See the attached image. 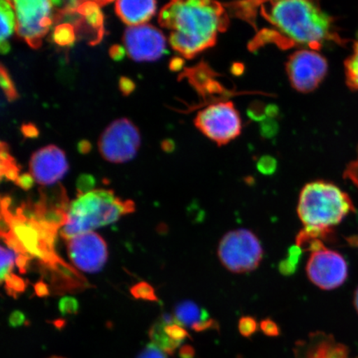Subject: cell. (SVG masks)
Listing matches in <instances>:
<instances>
[{
	"instance_id": "1",
	"label": "cell",
	"mask_w": 358,
	"mask_h": 358,
	"mask_svg": "<svg viewBox=\"0 0 358 358\" xmlns=\"http://www.w3.org/2000/svg\"><path fill=\"white\" fill-rule=\"evenodd\" d=\"M159 24L171 31L169 43L182 57L192 59L217 43L229 25L225 7L208 0L170 2L161 10Z\"/></svg>"
},
{
	"instance_id": "2",
	"label": "cell",
	"mask_w": 358,
	"mask_h": 358,
	"mask_svg": "<svg viewBox=\"0 0 358 358\" xmlns=\"http://www.w3.org/2000/svg\"><path fill=\"white\" fill-rule=\"evenodd\" d=\"M262 15L279 30L276 43L279 47L306 45L319 51L327 42L338 44L344 39L336 30L334 20L316 2L285 0L261 4Z\"/></svg>"
},
{
	"instance_id": "3",
	"label": "cell",
	"mask_w": 358,
	"mask_h": 358,
	"mask_svg": "<svg viewBox=\"0 0 358 358\" xmlns=\"http://www.w3.org/2000/svg\"><path fill=\"white\" fill-rule=\"evenodd\" d=\"M134 208L133 201L120 199L111 190L97 189L80 195L70 205L61 236L70 240L92 232L118 221L124 215L133 213Z\"/></svg>"
},
{
	"instance_id": "4",
	"label": "cell",
	"mask_w": 358,
	"mask_h": 358,
	"mask_svg": "<svg viewBox=\"0 0 358 358\" xmlns=\"http://www.w3.org/2000/svg\"><path fill=\"white\" fill-rule=\"evenodd\" d=\"M355 210L352 199L332 182L307 183L299 195L297 213L304 227L332 234L348 213Z\"/></svg>"
},
{
	"instance_id": "5",
	"label": "cell",
	"mask_w": 358,
	"mask_h": 358,
	"mask_svg": "<svg viewBox=\"0 0 358 358\" xmlns=\"http://www.w3.org/2000/svg\"><path fill=\"white\" fill-rule=\"evenodd\" d=\"M263 255L261 241L252 231L246 229L228 232L218 246V257L222 265L237 274L256 270Z\"/></svg>"
},
{
	"instance_id": "6",
	"label": "cell",
	"mask_w": 358,
	"mask_h": 358,
	"mask_svg": "<svg viewBox=\"0 0 358 358\" xmlns=\"http://www.w3.org/2000/svg\"><path fill=\"white\" fill-rule=\"evenodd\" d=\"M16 15V31L19 37L37 49L53 24V3L48 0L10 1Z\"/></svg>"
},
{
	"instance_id": "7",
	"label": "cell",
	"mask_w": 358,
	"mask_h": 358,
	"mask_svg": "<svg viewBox=\"0 0 358 358\" xmlns=\"http://www.w3.org/2000/svg\"><path fill=\"white\" fill-rule=\"evenodd\" d=\"M194 124L204 136L218 145L228 144L241 132L240 115L231 101L214 103L206 107L196 115Z\"/></svg>"
},
{
	"instance_id": "8",
	"label": "cell",
	"mask_w": 358,
	"mask_h": 358,
	"mask_svg": "<svg viewBox=\"0 0 358 358\" xmlns=\"http://www.w3.org/2000/svg\"><path fill=\"white\" fill-rule=\"evenodd\" d=\"M98 145L106 160L115 164L128 162L137 154L141 134L131 120L119 119L102 133Z\"/></svg>"
},
{
	"instance_id": "9",
	"label": "cell",
	"mask_w": 358,
	"mask_h": 358,
	"mask_svg": "<svg viewBox=\"0 0 358 358\" xmlns=\"http://www.w3.org/2000/svg\"><path fill=\"white\" fill-rule=\"evenodd\" d=\"M326 58L317 51L302 49L290 55L286 62V73L296 91L308 93L320 86L328 73Z\"/></svg>"
},
{
	"instance_id": "10",
	"label": "cell",
	"mask_w": 358,
	"mask_h": 358,
	"mask_svg": "<svg viewBox=\"0 0 358 358\" xmlns=\"http://www.w3.org/2000/svg\"><path fill=\"white\" fill-rule=\"evenodd\" d=\"M306 272L313 285L324 290L338 288L346 281L348 275L345 258L324 245L310 254Z\"/></svg>"
},
{
	"instance_id": "11",
	"label": "cell",
	"mask_w": 358,
	"mask_h": 358,
	"mask_svg": "<svg viewBox=\"0 0 358 358\" xmlns=\"http://www.w3.org/2000/svg\"><path fill=\"white\" fill-rule=\"evenodd\" d=\"M123 42L129 57L136 62L158 60L166 49V38L149 24L129 27L125 30Z\"/></svg>"
},
{
	"instance_id": "12",
	"label": "cell",
	"mask_w": 358,
	"mask_h": 358,
	"mask_svg": "<svg viewBox=\"0 0 358 358\" xmlns=\"http://www.w3.org/2000/svg\"><path fill=\"white\" fill-rule=\"evenodd\" d=\"M67 254L75 267L87 273L100 271L108 257L106 241L94 232L67 240Z\"/></svg>"
},
{
	"instance_id": "13",
	"label": "cell",
	"mask_w": 358,
	"mask_h": 358,
	"mask_svg": "<svg viewBox=\"0 0 358 358\" xmlns=\"http://www.w3.org/2000/svg\"><path fill=\"white\" fill-rule=\"evenodd\" d=\"M30 173L42 186L55 185L69 170L64 152L55 145L42 148L31 157Z\"/></svg>"
},
{
	"instance_id": "14",
	"label": "cell",
	"mask_w": 358,
	"mask_h": 358,
	"mask_svg": "<svg viewBox=\"0 0 358 358\" xmlns=\"http://www.w3.org/2000/svg\"><path fill=\"white\" fill-rule=\"evenodd\" d=\"M149 336L152 343L169 355H173L183 341L190 338L176 317L164 313L152 325Z\"/></svg>"
},
{
	"instance_id": "15",
	"label": "cell",
	"mask_w": 358,
	"mask_h": 358,
	"mask_svg": "<svg viewBox=\"0 0 358 358\" xmlns=\"http://www.w3.org/2000/svg\"><path fill=\"white\" fill-rule=\"evenodd\" d=\"M295 358H347V348L335 342L332 336L313 333L306 341H299L294 349Z\"/></svg>"
},
{
	"instance_id": "16",
	"label": "cell",
	"mask_w": 358,
	"mask_h": 358,
	"mask_svg": "<svg viewBox=\"0 0 358 358\" xmlns=\"http://www.w3.org/2000/svg\"><path fill=\"white\" fill-rule=\"evenodd\" d=\"M174 317L183 327H187L196 333L218 329L217 321L210 316L208 312L191 301L178 303L174 308Z\"/></svg>"
},
{
	"instance_id": "17",
	"label": "cell",
	"mask_w": 358,
	"mask_h": 358,
	"mask_svg": "<svg viewBox=\"0 0 358 358\" xmlns=\"http://www.w3.org/2000/svg\"><path fill=\"white\" fill-rule=\"evenodd\" d=\"M157 3L154 0H120L115 2V12L124 24L134 27L145 24L155 15Z\"/></svg>"
},
{
	"instance_id": "18",
	"label": "cell",
	"mask_w": 358,
	"mask_h": 358,
	"mask_svg": "<svg viewBox=\"0 0 358 358\" xmlns=\"http://www.w3.org/2000/svg\"><path fill=\"white\" fill-rule=\"evenodd\" d=\"M0 17H1V37H0V51L6 55L10 50L8 38L10 37L16 28L15 11L10 1L0 2Z\"/></svg>"
},
{
	"instance_id": "19",
	"label": "cell",
	"mask_w": 358,
	"mask_h": 358,
	"mask_svg": "<svg viewBox=\"0 0 358 358\" xmlns=\"http://www.w3.org/2000/svg\"><path fill=\"white\" fill-rule=\"evenodd\" d=\"M100 7L98 2L80 1L77 10H76V13H79L83 17L87 26L95 31L99 41H101L103 34H104L103 15Z\"/></svg>"
},
{
	"instance_id": "20",
	"label": "cell",
	"mask_w": 358,
	"mask_h": 358,
	"mask_svg": "<svg viewBox=\"0 0 358 358\" xmlns=\"http://www.w3.org/2000/svg\"><path fill=\"white\" fill-rule=\"evenodd\" d=\"M0 158H1V178H6L7 180L16 182L19 178L20 169L17 166L15 159L10 155L8 152V147L6 143H1V153H0Z\"/></svg>"
},
{
	"instance_id": "21",
	"label": "cell",
	"mask_w": 358,
	"mask_h": 358,
	"mask_svg": "<svg viewBox=\"0 0 358 358\" xmlns=\"http://www.w3.org/2000/svg\"><path fill=\"white\" fill-rule=\"evenodd\" d=\"M344 67L348 87L353 92H358V36L353 44L352 55L344 62Z\"/></svg>"
},
{
	"instance_id": "22",
	"label": "cell",
	"mask_w": 358,
	"mask_h": 358,
	"mask_svg": "<svg viewBox=\"0 0 358 358\" xmlns=\"http://www.w3.org/2000/svg\"><path fill=\"white\" fill-rule=\"evenodd\" d=\"M75 27L71 24H61L56 27L53 33V40L62 47L73 45L75 41Z\"/></svg>"
},
{
	"instance_id": "23",
	"label": "cell",
	"mask_w": 358,
	"mask_h": 358,
	"mask_svg": "<svg viewBox=\"0 0 358 358\" xmlns=\"http://www.w3.org/2000/svg\"><path fill=\"white\" fill-rule=\"evenodd\" d=\"M1 282L6 284L7 293L13 298H17V295L24 293L27 287L26 281L13 273Z\"/></svg>"
},
{
	"instance_id": "24",
	"label": "cell",
	"mask_w": 358,
	"mask_h": 358,
	"mask_svg": "<svg viewBox=\"0 0 358 358\" xmlns=\"http://www.w3.org/2000/svg\"><path fill=\"white\" fill-rule=\"evenodd\" d=\"M0 84H1L3 91L8 101H13L19 98V94L13 85L10 76L3 65H1V69H0Z\"/></svg>"
},
{
	"instance_id": "25",
	"label": "cell",
	"mask_w": 358,
	"mask_h": 358,
	"mask_svg": "<svg viewBox=\"0 0 358 358\" xmlns=\"http://www.w3.org/2000/svg\"><path fill=\"white\" fill-rule=\"evenodd\" d=\"M17 254L10 248L1 246V281L13 273L15 265Z\"/></svg>"
},
{
	"instance_id": "26",
	"label": "cell",
	"mask_w": 358,
	"mask_h": 358,
	"mask_svg": "<svg viewBox=\"0 0 358 358\" xmlns=\"http://www.w3.org/2000/svg\"><path fill=\"white\" fill-rule=\"evenodd\" d=\"M131 293L133 296L138 299H144V301H158L155 289L150 284L146 282H141L134 285L131 289Z\"/></svg>"
},
{
	"instance_id": "27",
	"label": "cell",
	"mask_w": 358,
	"mask_h": 358,
	"mask_svg": "<svg viewBox=\"0 0 358 358\" xmlns=\"http://www.w3.org/2000/svg\"><path fill=\"white\" fill-rule=\"evenodd\" d=\"M239 332L245 338H250L256 334L258 329V324L255 317L245 316L241 317L238 324Z\"/></svg>"
},
{
	"instance_id": "28",
	"label": "cell",
	"mask_w": 358,
	"mask_h": 358,
	"mask_svg": "<svg viewBox=\"0 0 358 358\" xmlns=\"http://www.w3.org/2000/svg\"><path fill=\"white\" fill-rule=\"evenodd\" d=\"M58 308L62 315H73L79 311V303L77 299L67 296L61 299Z\"/></svg>"
},
{
	"instance_id": "29",
	"label": "cell",
	"mask_w": 358,
	"mask_h": 358,
	"mask_svg": "<svg viewBox=\"0 0 358 358\" xmlns=\"http://www.w3.org/2000/svg\"><path fill=\"white\" fill-rule=\"evenodd\" d=\"M78 196L88 194L92 192L95 185V179L90 176H82L79 178L78 183Z\"/></svg>"
},
{
	"instance_id": "30",
	"label": "cell",
	"mask_w": 358,
	"mask_h": 358,
	"mask_svg": "<svg viewBox=\"0 0 358 358\" xmlns=\"http://www.w3.org/2000/svg\"><path fill=\"white\" fill-rule=\"evenodd\" d=\"M261 329L264 334L268 337H277L280 334V330L278 324L271 319H266L261 322L259 324Z\"/></svg>"
},
{
	"instance_id": "31",
	"label": "cell",
	"mask_w": 358,
	"mask_h": 358,
	"mask_svg": "<svg viewBox=\"0 0 358 358\" xmlns=\"http://www.w3.org/2000/svg\"><path fill=\"white\" fill-rule=\"evenodd\" d=\"M137 358H167L166 353H164L155 344L151 343L143 350Z\"/></svg>"
},
{
	"instance_id": "32",
	"label": "cell",
	"mask_w": 358,
	"mask_h": 358,
	"mask_svg": "<svg viewBox=\"0 0 358 358\" xmlns=\"http://www.w3.org/2000/svg\"><path fill=\"white\" fill-rule=\"evenodd\" d=\"M259 171L264 174H271L275 171L276 162L271 157H263L258 163Z\"/></svg>"
},
{
	"instance_id": "33",
	"label": "cell",
	"mask_w": 358,
	"mask_h": 358,
	"mask_svg": "<svg viewBox=\"0 0 358 358\" xmlns=\"http://www.w3.org/2000/svg\"><path fill=\"white\" fill-rule=\"evenodd\" d=\"M303 250L299 245H291L288 250V257L285 259L298 268L299 261H301Z\"/></svg>"
},
{
	"instance_id": "34",
	"label": "cell",
	"mask_w": 358,
	"mask_h": 358,
	"mask_svg": "<svg viewBox=\"0 0 358 358\" xmlns=\"http://www.w3.org/2000/svg\"><path fill=\"white\" fill-rule=\"evenodd\" d=\"M34 181L32 174L24 173L17 179L15 183L17 186L20 187L21 189L27 191L29 190L31 187L34 186Z\"/></svg>"
},
{
	"instance_id": "35",
	"label": "cell",
	"mask_w": 358,
	"mask_h": 358,
	"mask_svg": "<svg viewBox=\"0 0 358 358\" xmlns=\"http://www.w3.org/2000/svg\"><path fill=\"white\" fill-rule=\"evenodd\" d=\"M134 88H136V85H134L132 80L127 78H122L120 80V91L125 96L129 95V94L132 93Z\"/></svg>"
},
{
	"instance_id": "36",
	"label": "cell",
	"mask_w": 358,
	"mask_h": 358,
	"mask_svg": "<svg viewBox=\"0 0 358 358\" xmlns=\"http://www.w3.org/2000/svg\"><path fill=\"white\" fill-rule=\"evenodd\" d=\"M26 317L24 313L20 311H15L11 313L8 323L11 327L16 328V327L22 326L24 324Z\"/></svg>"
},
{
	"instance_id": "37",
	"label": "cell",
	"mask_w": 358,
	"mask_h": 358,
	"mask_svg": "<svg viewBox=\"0 0 358 358\" xmlns=\"http://www.w3.org/2000/svg\"><path fill=\"white\" fill-rule=\"evenodd\" d=\"M34 289L38 297H46L51 292L49 286L43 280H40L34 285Z\"/></svg>"
},
{
	"instance_id": "38",
	"label": "cell",
	"mask_w": 358,
	"mask_h": 358,
	"mask_svg": "<svg viewBox=\"0 0 358 358\" xmlns=\"http://www.w3.org/2000/svg\"><path fill=\"white\" fill-rule=\"evenodd\" d=\"M125 48L122 46H119V45H115V46H112L110 49V55L112 59L115 61H120L123 59L125 56Z\"/></svg>"
},
{
	"instance_id": "39",
	"label": "cell",
	"mask_w": 358,
	"mask_h": 358,
	"mask_svg": "<svg viewBox=\"0 0 358 358\" xmlns=\"http://www.w3.org/2000/svg\"><path fill=\"white\" fill-rule=\"evenodd\" d=\"M22 132L25 137L35 138L38 136V129L33 124H27L22 125Z\"/></svg>"
},
{
	"instance_id": "40",
	"label": "cell",
	"mask_w": 358,
	"mask_h": 358,
	"mask_svg": "<svg viewBox=\"0 0 358 358\" xmlns=\"http://www.w3.org/2000/svg\"><path fill=\"white\" fill-rule=\"evenodd\" d=\"M194 349L190 345L182 346L179 350V357L181 358H194Z\"/></svg>"
},
{
	"instance_id": "41",
	"label": "cell",
	"mask_w": 358,
	"mask_h": 358,
	"mask_svg": "<svg viewBox=\"0 0 358 358\" xmlns=\"http://www.w3.org/2000/svg\"><path fill=\"white\" fill-rule=\"evenodd\" d=\"M83 149H85L84 153H87L91 150V145L87 141H83L80 144L79 150L82 151Z\"/></svg>"
},
{
	"instance_id": "42",
	"label": "cell",
	"mask_w": 358,
	"mask_h": 358,
	"mask_svg": "<svg viewBox=\"0 0 358 358\" xmlns=\"http://www.w3.org/2000/svg\"><path fill=\"white\" fill-rule=\"evenodd\" d=\"M180 62H181V59H178V58H177V59H174L171 62V65H170V66H171V69L172 70H178L179 69V66H180Z\"/></svg>"
},
{
	"instance_id": "43",
	"label": "cell",
	"mask_w": 358,
	"mask_h": 358,
	"mask_svg": "<svg viewBox=\"0 0 358 358\" xmlns=\"http://www.w3.org/2000/svg\"><path fill=\"white\" fill-rule=\"evenodd\" d=\"M355 304L357 310L358 312V288L356 290L355 295Z\"/></svg>"
},
{
	"instance_id": "44",
	"label": "cell",
	"mask_w": 358,
	"mask_h": 358,
	"mask_svg": "<svg viewBox=\"0 0 358 358\" xmlns=\"http://www.w3.org/2000/svg\"><path fill=\"white\" fill-rule=\"evenodd\" d=\"M49 358H65V357L53 356V357H49Z\"/></svg>"
}]
</instances>
